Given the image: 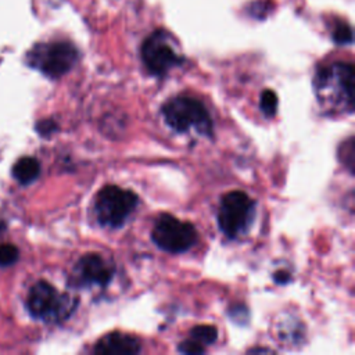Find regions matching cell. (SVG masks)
I'll return each instance as SVG.
<instances>
[{
	"label": "cell",
	"mask_w": 355,
	"mask_h": 355,
	"mask_svg": "<svg viewBox=\"0 0 355 355\" xmlns=\"http://www.w3.org/2000/svg\"><path fill=\"white\" fill-rule=\"evenodd\" d=\"M354 67L349 62H334L323 67L315 76V92L319 104L333 114H351L354 110Z\"/></svg>",
	"instance_id": "6da1fadb"
},
{
	"label": "cell",
	"mask_w": 355,
	"mask_h": 355,
	"mask_svg": "<svg viewBox=\"0 0 355 355\" xmlns=\"http://www.w3.org/2000/svg\"><path fill=\"white\" fill-rule=\"evenodd\" d=\"M162 115L176 132L196 130L200 135H212V119L205 105L197 98L178 96L164 104Z\"/></svg>",
	"instance_id": "7a4b0ae2"
},
{
	"label": "cell",
	"mask_w": 355,
	"mask_h": 355,
	"mask_svg": "<svg viewBox=\"0 0 355 355\" xmlns=\"http://www.w3.org/2000/svg\"><path fill=\"white\" fill-rule=\"evenodd\" d=\"M139 204L136 193L119 186L103 187L94 201V214L103 226L121 227Z\"/></svg>",
	"instance_id": "3957f363"
},
{
	"label": "cell",
	"mask_w": 355,
	"mask_h": 355,
	"mask_svg": "<svg viewBox=\"0 0 355 355\" xmlns=\"http://www.w3.org/2000/svg\"><path fill=\"white\" fill-rule=\"evenodd\" d=\"M28 311L36 319L55 322L67 319L76 306V300L61 294L50 283L40 280L32 286L28 294Z\"/></svg>",
	"instance_id": "277c9868"
},
{
	"label": "cell",
	"mask_w": 355,
	"mask_h": 355,
	"mask_svg": "<svg viewBox=\"0 0 355 355\" xmlns=\"http://www.w3.org/2000/svg\"><path fill=\"white\" fill-rule=\"evenodd\" d=\"M76 61L78 50L68 42L40 43L28 54V62L51 79L69 72Z\"/></svg>",
	"instance_id": "5b68a950"
},
{
	"label": "cell",
	"mask_w": 355,
	"mask_h": 355,
	"mask_svg": "<svg viewBox=\"0 0 355 355\" xmlns=\"http://www.w3.org/2000/svg\"><path fill=\"white\" fill-rule=\"evenodd\" d=\"M254 200L241 190L226 193L219 204L218 225L227 237H237L247 232L254 219Z\"/></svg>",
	"instance_id": "8992f818"
},
{
	"label": "cell",
	"mask_w": 355,
	"mask_h": 355,
	"mask_svg": "<svg viewBox=\"0 0 355 355\" xmlns=\"http://www.w3.org/2000/svg\"><path fill=\"white\" fill-rule=\"evenodd\" d=\"M151 239L161 250L179 254L190 250L197 243L196 227L186 220H180L169 214H162L154 223Z\"/></svg>",
	"instance_id": "52a82bcc"
},
{
	"label": "cell",
	"mask_w": 355,
	"mask_h": 355,
	"mask_svg": "<svg viewBox=\"0 0 355 355\" xmlns=\"http://www.w3.org/2000/svg\"><path fill=\"white\" fill-rule=\"evenodd\" d=\"M141 60L147 71L155 76L166 75L182 62L168 32L158 29L153 32L141 46Z\"/></svg>",
	"instance_id": "ba28073f"
},
{
	"label": "cell",
	"mask_w": 355,
	"mask_h": 355,
	"mask_svg": "<svg viewBox=\"0 0 355 355\" xmlns=\"http://www.w3.org/2000/svg\"><path fill=\"white\" fill-rule=\"evenodd\" d=\"M114 275V266L100 254H85L73 266L69 286L93 287L107 286Z\"/></svg>",
	"instance_id": "9c48e42d"
},
{
	"label": "cell",
	"mask_w": 355,
	"mask_h": 355,
	"mask_svg": "<svg viewBox=\"0 0 355 355\" xmlns=\"http://www.w3.org/2000/svg\"><path fill=\"white\" fill-rule=\"evenodd\" d=\"M140 351L141 347L136 337L118 331L105 334L93 348V352L98 355H135Z\"/></svg>",
	"instance_id": "30bf717a"
},
{
	"label": "cell",
	"mask_w": 355,
	"mask_h": 355,
	"mask_svg": "<svg viewBox=\"0 0 355 355\" xmlns=\"http://www.w3.org/2000/svg\"><path fill=\"white\" fill-rule=\"evenodd\" d=\"M40 173V165L33 157H22L12 166V176L21 184H29L37 179Z\"/></svg>",
	"instance_id": "8fae6325"
},
{
	"label": "cell",
	"mask_w": 355,
	"mask_h": 355,
	"mask_svg": "<svg viewBox=\"0 0 355 355\" xmlns=\"http://www.w3.org/2000/svg\"><path fill=\"white\" fill-rule=\"evenodd\" d=\"M216 338H218V330L215 326H211V324H200L190 330V340L196 341L204 348L207 345L214 344Z\"/></svg>",
	"instance_id": "7c38bea8"
},
{
	"label": "cell",
	"mask_w": 355,
	"mask_h": 355,
	"mask_svg": "<svg viewBox=\"0 0 355 355\" xmlns=\"http://www.w3.org/2000/svg\"><path fill=\"white\" fill-rule=\"evenodd\" d=\"M261 110L266 116H273L276 114V108H277V97L275 94V92L266 89L262 92L261 94V101H259Z\"/></svg>",
	"instance_id": "4fadbf2b"
},
{
	"label": "cell",
	"mask_w": 355,
	"mask_h": 355,
	"mask_svg": "<svg viewBox=\"0 0 355 355\" xmlns=\"http://www.w3.org/2000/svg\"><path fill=\"white\" fill-rule=\"evenodd\" d=\"M333 40L338 44H349L352 43V29L345 22H338L333 29Z\"/></svg>",
	"instance_id": "5bb4252c"
},
{
	"label": "cell",
	"mask_w": 355,
	"mask_h": 355,
	"mask_svg": "<svg viewBox=\"0 0 355 355\" xmlns=\"http://www.w3.org/2000/svg\"><path fill=\"white\" fill-rule=\"evenodd\" d=\"M18 259V248L10 243L0 244V266H10Z\"/></svg>",
	"instance_id": "9a60e30c"
},
{
	"label": "cell",
	"mask_w": 355,
	"mask_h": 355,
	"mask_svg": "<svg viewBox=\"0 0 355 355\" xmlns=\"http://www.w3.org/2000/svg\"><path fill=\"white\" fill-rule=\"evenodd\" d=\"M179 351L183 354H202L205 352V348L193 340H186L179 345Z\"/></svg>",
	"instance_id": "2e32d148"
},
{
	"label": "cell",
	"mask_w": 355,
	"mask_h": 355,
	"mask_svg": "<svg viewBox=\"0 0 355 355\" xmlns=\"http://www.w3.org/2000/svg\"><path fill=\"white\" fill-rule=\"evenodd\" d=\"M37 130H39L42 135H47V133L55 130V125L53 123V121H44V122H40V123H39Z\"/></svg>",
	"instance_id": "e0dca14e"
},
{
	"label": "cell",
	"mask_w": 355,
	"mask_h": 355,
	"mask_svg": "<svg viewBox=\"0 0 355 355\" xmlns=\"http://www.w3.org/2000/svg\"><path fill=\"white\" fill-rule=\"evenodd\" d=\"M288 280H290L288 272H286V270H279V272L275 273V282H276V283L284 284V283H287Z\"/></svg>",
	"instance_id": "ac0fdd59"
},
{
	"label": "cell",
	"mask_w": 355,
	"mask_h": 355,
	"mask_svg": "<svg viewBox=\"0 0 355 355\" xmlns=\"http://www.w3.org/2000/svg\"><path fill=\"white\" fill-rule=\"evenodd\" d=\"M4 229H6V225H4V222L0 219V234L4 232Z\"/></svg>",
	"instance_id": "d6986e66"
}]
</instances>
